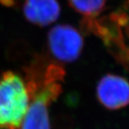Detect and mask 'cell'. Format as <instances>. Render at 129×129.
<instances>
[{
    "mask_svg": "<svg viewBox=\"0 0 129 129\" xmlns=\"http://www.w3.org/2000/svg\"><path fill=\"white\" fill-rule=\"evenodd\" d=\"M97 95L101 103L106 108H122L129 104V83L121 76L108 74L98 83Z\"/></svg>",
    "mask_w": 129,
    "mask_h": 129,
    "instance_id": "obj_5",
    "label": "cell"
},
{
    "mask_svg": "<svg viewBox=\"0 0 129 129\" xmlns=\"http://www.w3.org/2000/svg\"><path fill=\"white\" fill-rule=\"evenodd\" d=\"M29 100L25 79L13 72H4L0 79V129H20Z\"/></svg>",
    "mask_w": 129,
    "mask_h": 129,
    "instance_id": "obj_2",
    "label": "cell"
},
{
    "mask_svg": "<svg viewBox=\"0 0 129 129\" xmlns=\"http://www.w3.org/2000/svg\"><path fill=\"white\" fill-rule=\"evenodd\" d=\"M93 33L98 35L107 46L118 50L124 59H129V8L127 11H118L98 19Z\"/></svg>",
    "mask_w": 129,
    "mask_h": 129,
    "instance_id": "obj_3",
    "label": "cell"
},
{
    "mask_svg": "<svg viewBox=\"0 0 129 129\" xmlns=\"http://www.w3.org/2000/svg\"><path fill=\"white\" fill-rule=\"evenodd\" d=\"M70 6L86 19L96 18L104 9L106 0H68Z\"/></svg>",
    "mask_w": 129,
    "mask_h": 129,
    "instance_id": "obj_7",
    "label": "cell"
},
{
    "mask_svg": "<svg viewBox=\"0 0 129 129\" xmlns=\"http://www.w3.org/2000/svg\"><path fill=\"white\" fill-rule=\"evenodd\" d=\"M48 46L53 56L63 62H74L83 48V38L73 27L63 24L53 27L48 33Z\"/></svg>",
    "mask_w": 129,
    "mask_h": 129,
    "instance_id": "obj_4",
    "label": "cell"
},
{
    "mask_svg": "<svg viewBox=\"0 0 129 129\" xmlns=\"http://www.w3.org/2000/svg\"><path fill=\"white\" fill-rule=\"evenodd\" d=\"M63 76V68L54 64L26 69L25 81L30 100L20 129H50L49 108L62 92Z\"/></svg>",
    "mask_w": 129,
    "mask_h": 129,
    "instance_id": "obj_1",
    "label": "cell"
},
{
    "mask_svg": "<svg viewBox=\"0 0 129 129\" xmlns=\"http://www.w3.org/2000/svg\"><path fill=\"white\" fill-rule=\"evenodd\" d=\"M23 13L30 23L45 27L59 18L60 7L57 0H25Z\"/></svg>",
    "mask_w": 129,
    "mask_h": 129,
    "instance_id": "obj_6",
    "label": "cell"
}]
</instances>
